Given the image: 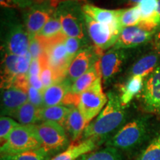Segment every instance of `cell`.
I'll return each instance as SVG.
<instances>
[{"label": "cell", "instance_id": "21", "mask_svg": "<svg viewBox=\"0 0 160 160\" xmlns=\"http://www.w3.org/2000/svg\"><path fill=\"white\" fill-rule=\"evenodd\" d=\"M19 56L4 52L2 62L1 88L5 89L15 85L18 78L17 68V59Z\"/></svg>", "mask_w": 160, "mask_h": 160}, {"label": "cell", "instance_id": "41", "mask_svg": "<svg viewBox=\"0 0 160 160\" xmlns=\"http://www.w3.org/2000/svg\"><path fill=\"white\" fill-rule=\"evenodd\" d=\"M142 0H116L117 5H129L133 7L139 4Z\"/></svg>", "mask_w": 160, "mask_h": 160}, {"label": "cell", "instance_id": "43", "mask_svg": "<svg viewBox=\"0 0 160 160\" xmlns=\"http://www.w3.org/2000/svg\"><path fill=\"white\" fill-rule=\"evenodd\" d=\"M32 2H33L34 3H43V2H51V0H31Z\"/></svg>", "mask_w": 160, "mask_h": 160}, {"label": "cell", "instance_id": "42", "mask_svg": "<svg viewBox=\"0 0 160 160\" xmlns=\"http://www.w3.org/2000/svg\"><path fill=\"white\" fill-rule=\"evenodd\" d=\"M64 1H68V0H51V3L53 4V5H54L55 7H57L58 5V4L62 2H64Z\"/></svg>", "mask_w": 160, "mask_h": 160}, {"label": "cell", "instance_id": "11", "mask_svg": "<svg viewBox=\"0 0 160 160\" xmlns=\"http://www.w3.org/2000/svg\"><path fill=\"white\" fill-rule=\"evenodd\" d=\"M102 55V51L95 46H86L72 60L66 78L73 84L78 78L89 71Z\"/></svg>", "mask_w": 160, "mask_h": 160}, {"label": "cell", "instance_id": "3", "mask_svg": "<svg viewBox=\"0 0 160 160\" xmlns=\"http://www.w3.org/2000/svg\"><path fill=\"white\" fill-rule=\"evenodd\" d=\"M83 4L80 0H68L59 3L56 8L54 17L59 20L66 37L88 40Z\"/></svg>", "mask_w": 160, "mask_h": 160}, {"label": "cell", "instance_id": "29", "mask_svg": "<svg viewBox=\"0 0 160 160\" xmlns=\"http://www.w3.org/2000/svg\"><path fill=\"white\" fill-rule=\"evenodd\" d=\"M139 20L140 13L137 5L128 8L119 9V23L122 29L124 28L137 26Z\"/></svg>", "mask_w": 160, "mask_h": 160}, {"label": "cell", "instance_id": "23", "mask_svg": "<svg viewBox=\"0 0 160 160\" xmlns=\"http://www.w3.org/2000/svg\"><path fill=\"white\" fill-rule=\"evenodd\" d=\"M160 57L157 52L147 53L139 58L130 68V77L141 76L147 77L159 65Z\"/></svg>", "mask_w": 160, "mask_h": 160}, {"label": "cell", "instance_id": "6", "mask_svg": "<svg viewBox=\"0 0 160 160\" xmlns=\"http://www.w3.org/2000/svg\"><path fill=\"white\" fill-rule=\"evenodd\" d=\"M102 76L88 89L79 95L77 107L85 118L87 125L102 111L108 98L103 92Z\"/></svg>", "mask_w": 160, "mask_h": 160}, {"label": "cell", "instance_id": "19", "mask_svg": "<svg viewBox=\"0 0 160 160\" xmlns=\"http://www.w3.org/2000/svg\"><path fill=\"white\" fill-rule=\"evenodd\" d=\"M72 83L67 78L58 81L43 91V108L62 105Z\"/></svg>", "mask_w": 160, "mask_h": 160}, {"label": "cell", "instance_id": "36", "mask_svg": "<svg viewBox=\"0 0 160 160\" xmlns=\"http://www.w3.org/2000/svg\"><path fill=\"white\" fill-rule=\"evenodd\" d=\"M27 93L28 96V102L38 108H43V93L35 88L28 85L27 89Z\"/></svg>", "mask_w": 160, "mask_h": 160}, {"label": "cell", "instance_id": "37", "mask_svg": "<svg viewBox=\"0 0 160 160\" xmlns=\"http://www.w3.org/2000/svg\"><path fill=\"white\" fill-rule=\"evenodd\" d=\"M32 59H39L44 55V48L35 36L30 37L29 51Z\"/></svg>", "mask_w": 160, "mask_h": 160}, {"label": "cell", "instance_id": "33", "mask_svg": "<svg viewBox=\"0 0 160 160\" xmlns=\"http://www.w3.org/2000/svg\"><path fill=\"white\" fill-rule=\"evenodd\" d=\"M20 124L10 117H1L0 118V140L3 144L9 137L11 132Z\"/></svg>", "mask_w": 160, "mask_h": 160}, {"label": "cell", "instance_id": "10", "mask_svg": "<svg viewBox=\"0 0 160 160\" xmlns=\"http://www.w3.org/2000/svg\"><path fill=\"white\" fill-rule=\"evenodd\" d=\"M65 41L57 42L44 48V56L54 73L57 82L65 79L72 60L68 54Z\"/></svg>", "mask_w": 160, "mask_h": 160}, {"label": "cell", "instance_id": "16", "mask_svg": "<svg viewBox=\"0 0 160 160\" xmlns=\"http://www.w3.org/2000/svg\"><path fill=\"white\" fill-rule=\"evenodd\" d=\"M137 6L140 13L137 26L146 31H157L160 28V16L157 12L158 0H142Z\"/></svg>", "mask_w": 160, "mask_h": 160}, {"label": "cell", "instance_id": "26", "mask_svg": "<svg viewBox=\"0 0 160 160\" xmlns=\"http://www.w3.org/2000/svg\"><path fill=\"white\" fill-rule=\"evenodd\" d=\"M144 85V77L141 76L130 77L128 81L120 88L121 95L120 99L124 106L127 105L136 95L142 91Z\"/></svg>", "mask_w": 160, "mask_h": 160}, {"label": "cell", "instance_id": "28", "mask_svg": "<svg viewBox=\"0 0 160 160\" xmlns=\"http://www.w3.org/2000/svg\"><path fill=\"white\" fill-rule=\"evenodd\" d=\"M78 160H123L121 151L111 147L87 153Z\"/></svg>", "mask_w": 160, "mask_h": 160}, {"label": "cell", "instance_id": "7", "mask_svg": "<svg viewBox=\"0 0 160 160\" xmlns=\"http://www.w3.org/2000/svg\"><path fill=\"white\" fill-rule=\"evenodd\" d=\"M30 35L25 25L11 22L8 25L4 37V52L16 56H23L29 51Z\"/></svg>", "mask_w": 160, "mask_h": 160}, {"label": "cell", "instance_id": "25", "mask_svg": "<svg viewBox=\"0 0 160 160\" xmlns=\"http://www.w3.org/2000/svg\"><path fill=\"white\" fill-rule=\"evenodd\" d=\"M12 117L17 119L20 125H36L41 119V109L28 101L17 110Z\"/></svg>", "mask_w": 160, "mask_h": 160}, {"label": "cell", "instance_id": "22", "mask_svg": "<svg viewBox=\"0 0 160 160\" xmlns=\"http://www.w3.org/2000/svg\"><path fill=\"white\" fill-rule=\"evenodd\" d=\"M87 125L85 118L78 108L72 106L64 125L65 131L69 134L72 141H77L82 136Z\"/></svg>", "mask_w": 160, "mask_h": 160}, {"label": "cell", "instance_id": "18", "mask_svg": "<svg viewBox=\"0 0 160 160\" xmlns=\"http://www.w3.org/2000/svg\"><path fill=\"white\" fill-rule=\"evenodd\" d=\"M35 37L41 42L43 48L51 43L65 41L67 38L59 20L54 17V15L48 20L42 29Z\"/></svg>", "mask_w": 160, "mask_h": 160}, {"label": "cell", "instance_id": "44", "mask_svg": "<svg viewBox=\"0 0 160 160\" xmlns=\"http://www.w3.org/2000/svg\"><path fill=\"white\" fill-rule=\"evenodd\" d=\"M157 12L160 16V0H158V8H157Z\"/></svg>", "mask_w": 160, "mask_h": 160}, {"label": "cell", "instance_id": "5", "mask_svg": "<svg viewBox=\"0 0 160 160\" xmlns=\"http://www.w3.org/2000/svg\"><path fill=\"white\" fill-rule=\"evenodd\" d=\"M40 148H42L41 144L36 135L33 125H19L2 144L0 153L1 156L14 155Z\"/></svg>", "mask_w": 160, "mask_h": 160}, {"label": "cell", "instance_id": "12", "mask_svg": "<svg viewBox=\"0 0 160 160\" xmlns=\"http://www.w3.org/2000/svg\"><path fill=\"white\" fill-rule=\"evenodd\" d=\"M128 54L125 49L112 48L103 53L99 59V69L103 82L110 83L122 70Z\"/></svg>", "mask_w": 160, "mask_h": 160}, {"label": "cell", "instance_id": "9", "mask_svg": "<svg viewBox=\"0 0 160 160\" xmlns=\"http://www.w3.org/2000/svg\"><path fill=\"white\" fill-rule=\"evenodd\" d=\"M56 8L51 2L35 3L25 10L23 13L24 25L30 37L36 36L42 29L48 20L54 15Z\"/></svg>", "mask_w": 160, "mask_h": 160}, {"label": "cell", "instance_id": "14", "mask_svg": "<svg viewBox=\"0 0 160 160\" xmlns=\"http://www.w3.org/2000/svg\"><path fill=\"white\" fill-rule=\"evenodd\" d=\"M156 32L144 30L139 26L124 28L122 29L117 42L113 46L116 49L135 48L153 39Z\"/></svg>", "mask_w": 160, "mask_h": 160}, {"label": "cell", "instance_id": "27", "mask_svg": "<svg viewBox=\"0 0 160 160\" xmlns=\"http://www.w3.org/2000/svg\"><path fill=\"white\" fill-rule=\"evenodd\" d=\"M71 107L64 105H58L43 108L41 109L42 121L54 122L64 127Z\"/></svg>", "mask_w": 160, "mask_h": 160}, {"label": "cell", "instance_id": "40", "mask_svg": "<svg viewBox=\"0 0 160 160\" xmlns=\"http://www.w3.org/2000/svg\"><path fill=\"white\" fill-rule=\"evenodd\" d=\"M152 40H153V45L155 52H157L160 57V28L156 31Z\"/></svg>", "mask_w": 160, "mask_h": 160}, {"label": "cell", "instance_id": "35", "mask_svg": "<svg viewBox=\"0 0 160 160\" xmlns=\"http://www.w3.org/2000/svg\"><path fill=\"white\" fill-rule=\"evenodd\" d=\"M1 7L9 9L26 10L35 4L31 0H0Z\"/></svg>", "mask_w": 160, "mask_h": 160}, {"label": "cell", "instance_id": "2", "mask_svg": "<svg viewBox=\"0 0 160 160\" xmlns=\"http://www.w3.org/2000/svg\"><path fill=\"white\" fill-rule=\"evenodd\" d=\"M151 129V117L142 116L124 125L114 135L108 140L106 146L119 151L136 148L148 137Z\"/></svg>", "mask_w": 160, "mask_h": 160}, {"label": "cell", "instance_id": "17", "mask_svg": "<svg viewBox=\"0 0 160 160\" xmlns=\"http://www.w3.org/2000/svg\"><path fill=\"white\" fill-rule=\"evenodd\" d=\"M82 11L86 16L91 17L97 22L121 28L119 23V9L108 10L102 8L91 4L84 2Z\"/></svg>", "mask_w": 160, "mask_h": 160}, {"label": "cell", "instance_id": "8", "mask_svg": "<svg viewBox=\"0 0 160 160\" xmlns=\"http://www.w3.org/2000/svg\"><path fill=\"white\" fill-rule=\"evenodd\" d=\"M85 19L88 34L96 48L102 51L114 46L121 28L99 23L85 14Z\"/></svg>", "mask_w": 160, "mask_h": 160}, {"label": "cell", "instance_id": "15", "mask_svg": "<svg viewBox=\"0 0 160 160\" xmlns=\"http://www.w3.org/2000/svg\"><path fill=\"white\" fill-rule=\"evenodd\" d=\"M28 101L27 91L11 86L2 91L1 117H13L18 109Z\"/></svg>", "mask_w": 160, "mask_h": 160}, {"label": "cell", "instance_id": "4", "mask_svg": "<svg viewBox=\"0 0 160 160\" xmlns=\"http://www.w3.org/2000/svg\"><path fill=\"white\" fill-rule=\"evenodd\" d=\"M33 127L42 148L50 155L69 146L67 132L62 125L54 122L43 121L39 125H33Z\"/></svg>", "mask_w": 160, "mask_h": 160}, {"label": "cell", "instance_id": "13", "mask_svg": "<svg viewBox=\"0 0 160 160\" xmlns=\"http://www.w3.org/2000/svg\"><path fill=\"white\" fill-rule=\"evenodd\" d=\"M141 100L146 111L160 114V65L144 81Z\"/></svg>", "mask_w": 160, "mask_h": 160}, {"label": "cell", "instance_id": "34", "mask_svg": "<svg viewBox=\"0 0 160 160\" xmlns=\"http://www.w3.org/2000/svg\"><path fill=\"white\" fill-rule=\"evenodd\" d=\"M39 59L42 65V71L41 73H40V77H41L42 82L44 86V90H45L50 87V86H51L53 84L57 82V79H56L53 70L46 62L45 56L43 55Z\"/></svg>", "mask_w": 160, "mask_h": 160}, {"label": "cell", "instance_id": "32", "mask_svg": "<svg viewBox=\"0 0 160 160\" xmlns=\"http://www.w3.org/2000/svg\"><path fill=\"white\" fill-rule=\"evenodd\" d=\"M66 50H67L68 54L71 60L73 59L75 56L82 49L86 47L88 43L87 39H80L77 37H68L66 38L65 42Z\"/></svg>", "mask_w": 160, "mask_h": 160}, {"label": "cell", "instance_id": "39", "mask_svg": "<svg viewBox=\"0 0 160 160\" xmlns=\"http://www.w3.org/2000/svg\"><path fill=\"white\" fill-rule=\"evenodd\" d=\"M27 78L29 85L35 88L36 89L39 90V91L43 93L44 86L40 76H30V77H28Z\"/></svg>", "mask_w": 160, "mask_h": 160}, {"label": "cell", "instance_id": "24", "mask_svg": "<svg viewBox=\"0 0 160 160\" xmlns=\"http://www.w3.org/2000/svg\"><path fill=\"white\" fill-rule=\"evenodd\" d=\"M99 77H101V72L99 69V60L89 71L78 78L72 84L69 92L75 95L81 94L86 90L88 89Z\"/></svg>", "mask_w": 160, "mask_h": 160}, {"label": "cell", "instance_id": "20", "mask_svg": "<svg viewBox=\"0 0 160 160\" xmlns=\"http://www.w3.org/2000/svg\"><path fill=\"white\" fill-rule=\"evenodd\" d=\"M97 140L94 139H84L80 142L69 145L59 154L51 160H78L80 157L91 153L97 148Z\"/></svg>", "mask_w": 160, "mask_h": 160}, {"label": "cell", "instance_id": "31", "mask_svg": "<svg viewBox=\"0 0 160 160\" xmlns=\"http://www.w3.org/2000/svg\"><path fill=\"white\" fill-rule=\"evenodd\" d=\"M136 160H160V129Z\"/></svg>", "mask_w": 160, "mask_h": 160}, {"label": "cell", "instance_id": "1", "mask_svg": "<svg viewBox=\"0 0 160 160\" xmlns=\"http://www.w3.org/2000/svg\"><path fill=\"white\" fill-rule=\"evenodd\" d=\"M107 96L108 101L97 118L85 128L82 137V140L91 138L97 141L110 139V136L116 133V131H119L125 122L126 111L119 95L110 91Z\"/></svg>", "mask_w": 160, "mask_h": 160}, {"label": "cell", "instance_id": "30", "mask_svg": "<svg viewBox=\"0 0 160 160\" xmlns=\"http://www.w3.org/2000/svg\"><path fill=\"white\" fill-rule=\"evenodd\" d=\"M50 154L42 148L14 155L1 156V160H51Z\"/></svg>", "mask_w": 160, "mask_h": 160}, {"label": "cell", "instance_id": "38", "mask_svg": "<svg viewBox=\"0 0 160 160\" xmlns=\"http://www.w3.org/2000/svg\"><path fill=\"white\" fill-rule=\"evenodd\" d=\"M41 71H42V65H41V62H40V59H32L27 77H30V76H40Z\"/></svg>", "mask_w": 160, "mask_h": 160}]
</instances>
